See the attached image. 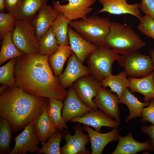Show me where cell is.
Instances as JSON below:
<instances>
[{"label":"cell","mask_w":154,"mask_h":154,"mask_svg":"<svg viewBox=\"0 0 154 154\" xmlns=\"http://www.w3.org/2000/svg\"><path fill=\"white\" fill-rule=\"evenodd\" d=\"M82 128L88 133L91 143L92 154H101L106 145L112 141L118 140L119 130L114 128L105 133L94 130L89 126L83 124Z\"/></svg>","instance_id":"2e32d148"},{"label":"cell","mask_w":154,"mask_h":154,"mask_svg":"<svg viewBox=\"0 0 154 154\" xmlns=\"http://www.w3.org/2000/svg\"><path fill=\"white\" fill-rule=\"evenodd\" d=\"M99 2L103 7L97 11V13L106 12L115 15L129 14L139 19L142 17L138 3L130 4L126 0H99Z\"/></svg>","instance_id":"ac0fdd59"},{"label":"cell","mask_w":154,"mask_h":154,"mask_svg":"<svg viewBox=\"0 0 154 154\" xmlns=\"http://www.w3.org/2000/svg\"><path fill=\"white\" fill-rule=\"evenodd\" d=\"M111 23L108 17L93 15L70 21L69 25L86 40L99 47L104 46Z\"/></svg>","instance_id":"277c9868"},{"label":"cell","mask_w":154,"mask_h":154,"mask_svg":"<svg viewBox=\"0 0 154 154\" xmlns=\"http://www.w3.org/2000/svg\"><path fill=\"white\" fill-rule=\"evenodd\" d=\"M70 121L91 126L96 131L99 132L101 131L102 127L117 128L120 124L114 119L108 117L100 110L87 112L82 116L74 118Z\"/></svg>","instance_id":"9a60e30c"},{"label":"cell","mask_w":154,"mask_h":154,"mask_svg":"<svg viewBox=\"0 0 154 154\" xmlns=\"http://www.w3.org/2000/svg\"><path fill=\"white\" fill-rule=\"evenodd\" d=\"M149 102V105L143 110L142 118L139 121L141 123L148 121L152 125H154V98L151 99Z\"/></svg>","instance_id":"d590c367"},{"label":"cell","mask_w":154,"mask_h":154,"mask_svg":"<svg viewBox=\"0 0 154 154\" xmlns=\"http://www.w3.org/2000/svg\"><path fill=\"white\" fill-rule=\"evenodd\" d=\"M16 58L11 59L5 65L0 67V83L8 86H17L14 78V68Z\"/></svg>","instance_id":"d6a6232c"},{"label":"cell","mask_w":154,"mask_h":154,"mask_svg":"<svg viewBox=\"0 0 154 154\" xmlns=\"http://www.w3.org/2000/svg\"><path fill=\"white\" fill-rule=\"evenodd\" d=\"M12 36L15 46L25 54L38 53L39 42L31 21L16 20Z\"/></svg>","instance_id":"8992f818"},{"label":"cell","mask_w":154,"mask_h":154,"mask_svg":"<svg viewBox=\"0 0 154 154\" xmlns=\"http://www.w3.org/2000/svg\"><path fill=\"white\" fill-rule=\"evenodd\" d=\"M68 33L70 48L83 63L86 61L89 54L98 47L86 40L69 26Z\"/></svg>","instance_id":"d6986e66"},{"label":"cell","mask_w":154,"mask_h":154,"mask_svg":"<svg viewBox=\"0 0 154 154\" xmlns=\"http://www.w3.org/2000/svg\"><path fill=\"white\" fill-rule=\"evenodd\" d=\"M63 137V133L57 131L53 134L45 144L42 145L38 154H60V144Z\"/></svg>","instance_id":"1f68e13d"},{"label":"cell","mask_w":154,"mask_h":154,"mask_svg":"<svg viewBox=\"0 0 154 154\" xmlns=\"http://www.w3.org/2000/svg\"><path fill=\"white\" fill-rule=\"evenodd\" d=\"M73 127L75 132L72 135L68 132L63 133L64 139L66 141V144L60 148L62 154H89L90 151L86 147L90 141L88 135L84 134L78 123Z\"/></svg>","instance_id":"8fae6325"},{"label":"cell","mask_w":154,"mask_h":154,"mask_svg":"<svg viewBox=\"0 0 154 154\" xmlns=\"http://www.w3.org/2000/svg\"><path fill=\"white\" fill-rule=\"evenodd\" d=\"M145 44L131 27L126 23L113 22L104 42V46L122 55L139 51Z\"/></svg>","instance_id":"3957f363"},{"label":"cell","mask_w":154,"mask_h":154,"mask_svg":"<svg viewBox=\"0 0 154 154\" xmlns=\"http://www.w3.org/2000/svg\"><path fill=\"white\" fill-rule=\"evenodd\" d=\"M12 32L6 34L3 38L0 52V65L7 60L21 56L25 54L19 50L13 41Z\"/></svg>","instance_id":"f1b7e54d"},{"label":"cell","mask_w":154,"mask_h":154,"mask_svg":"<svg viewBox=\"0 0 154 154\" xmlns=\"http://www.w3.org/2000/svg\"><path fill=\"white\" fill-rule=\"evenodd\" d=\"M73 53L70 45L62 44L48 56L49 64L56 76L59 77L62 74L65 62Z\"/></svg>","instance_id":"d4e9b609"},{"label":"cell","mask_w":154,"mask_h":154,"mask_svg":"<svg viewBox=\"0 0 154 154\" xmlns=\"http://www.w3.org/2000/svg\"><path fill=\"white\" fill-rule=\"evenodd\" d=\"M139 8L145 15L154 19V0H141Z\"/></svg>","instance_id":"8d00e7d4"},{"label":"cell","mask_w":154,"mask_h":154,"mask_svg":"<svg viewBox=\"0 0 154 154\" xmlns=\"http://www.w3.org/2000/svg\"><path fill=\"white\" fill-rule=\"evenodd\" d=\"M49 0H19L17 5L11 14L16 20L31 21L35 17L40 9Z\"/></svg>","instance_id":"44dd1931"},{"label":"cell","mask_w":154,"mask_h":154,"mask_svg":"<svg viewBox=\"0 0 154 154\" xmlns=\"http://www.w3.org/2000/svg\"><path fill=\"white\" fill-rule=\"evenodd\" d=\"M49 99L27 94L17 86L0 88V116L9 122L13 133L24 128L48 106Z\"/></svg>","instance_id":"7a4b0ae2"},{"label":"cell","mask_w":154,"mask_h":154,"mask_svg":"<svg viewBox=\"0 0 154 154\" xmlns=\"http://www.w3.org/2000/svg\"><path fill=\"white\" fill-rule=\"evenodd\" d=\"M129 89L132 93L137 92L142 94L144 102H148L154 98V71L140 78L129 77Z\"/></svg>","instance_id":"7402d4cb"},{"label":"cell","mask_w":154,"mask_h":154,"mask_svg":"<svg viewBox=\"0 0 154 154\" xmlns=\"http://www.w3.org/2000/svg\"><path fill=\"white\" fill-rule=\"evenodd\" d=\"M63 104L62 115L66 123L74 118L81 117L87 112L94 110L80 100L72 86L69 87Z\"/></svg>","instance_id":"5bb4252c"},{"label":"cell","mask_w":154,"mask_h":154,"mask_svg":"<svg viewBox=\"0 0 154 154\" xmlns=\"http://www.w3.org/2000/svg\"><path fill=\"white\" fill-rule=\"evenodd\" d=\"M118 103L125 104L128 108L129 114L125 120L126 123L137 117H141L143 108L149 104V102H142L140 101L128 88L126 89L121 97L119 99Z\"/></svg>","instance_id":"cb8c5ba5"},{"label":"cell","mask_w":154,"mask_h":154,"mask_svg":"<svg viewBox=\"0 0 154 154\" xmlns=\"http://www.w3.org/2000/svg\"><path fill=\"white\" fill-rule=\"evenodd\" d=\"M60 13L47 4L40 9L35 17L31 21L38 40L51 27L53 22Z\"/></svg>","instance_id":"e0dca14e"},{"label":"cell","mask_w":154,"mask_h":154,"mask_svg":"<svg viewBox=\"0 0 154 154\" xmlns=\"http://www.w3.org/2000/svg\"><path fill=\"white\" fill-rule=\"evenodd\" d=\"M47 110V114L56 129L63 131L64 128L68 129L61 113L64 106L62 101L49 98Z\"/></svg>","instance_id":"4316f807"},{"label":"cell","mask_w":154,"mask_h":154,"mask_svg":"<svg viewBox=\"0 0 154 154\" xmlns=\"http://www.w3.org/2000/svg\"><path fill=\"white\" fill-rule=\"evenodd\" d=\"M120 56L110 48L105 46L98 47L90 53L86 59L89 74L101 82L112 74L113 64Z\"/></svg>","instance_id":"5b68a950"},{"label":"cell","mask_w":154,"mask_h":154,"mask_svg":"<svg viewBox=\"0 0 154 154\" xmlns=\"http://www.w3.org/2000/svg\"><path fill=\"white\" fill-rule=\"evenodd\" d=\"M13 133L9 122L6 119H0V154H9L11 151V144Z\"/></svg>","instance_id":"f546056e"},{"label":"cell","mask_w":154,"mask_h":154,"mask_svg":"<svg viewBox=\"0 0 154 154\" xmlns=\"http://www.w3.org/2000/svg\"><path fill=\"white\" fill-rule=\"evenodd\" d=\"M140 130L143 133L147 134L151 139L153 151L154 152V125L151 126L142 125L140 127Z\"/></svg>","instance_id":"74e56055"},{"label":"cell","mask_w":154,"mask_h":154,"mask_svg":"<svg viewBox=\"0 0 154 154\" xmlns=\"http://www.w3.org/2000/svg\"><path fill=\"white\" fill-rule=\"evenodd\" d=\"M70 21L60 13L52 24V32L59 45L62 44L70 45L68 30Z\"/></svg>","instance_id":"83f0119b"},{"label":"cell","mask_w":154,"mask_h":154,"mask_svg":"<svg viewBox=\"0 0 154 154\" xmlns=\"http://www.w3.org/2000/svg\"><path fill=\"white\" fill-rule=\"evenodd\" d=\"M15 145L9 154H26L28 151L38 153L40 148L38 146L40 142L35 131L33 122L14 139Z\"/></svg>","instance_id":"30bf717a"},{"label":"cell","mask_w":154,"mask_h":154,"mask_svg":"<svg viewBox=\"0 0 154 154\" xmlns=\"http://www.w3.org/2000/svg\"><path fill=\"white\" fill-rule=\"evenodd\" d=\"M16 19L9 13H0V37L3 38L7 34L13 31Z\"/></svg>","instance_id":"836d02e7"},{"label":"cell","mask_w":154,"mask_h":154,"mask_svg":"<svg viewBox=\"0 0 154 154\" xmlns=\"http://www.w3.org/2000/svg\"><path fill=\"white\" fill-rule=\"evenodd\" d=\"M72 86L77 96L82 102L94 111L98 110L93 100L102 87L100 82L88 74L76 80Z\"/></svg>","instance_id":"ba28073f"},{"label":"cell","mask_w":154,"mask_h":154,"mask_svg":"<svg viewBox=\"0 0 154 154\" xmlns=\"http://www.w3.org/2000/svg\"><path fill=\"white\" fill-rule=\"evenodd\" d=\"M118 100V97L116 93L102 86L93 101L98 108L120 124Z\"/></svg>","instance_id":"7c38bea8"},{"label":"cell","mask_w":154,"mask_h":154,"mask_svg":"<svg viewBox=\"0 0 154 154\" xmlns=\"http://www.w3.org/2000/svg\"><path fill=\"white\" fill-rule=\"evenodd\" d=\"M150 56L151 57L154 63V50H151L149 52Z\"/></svg>","instance_id":"60d3db41"},{"label":"cell","mask_w":154,"mask_h":154,"mask_svg":"<svg viewBox=\"0 0 154 154\" xmlns=\"http://www.w3.org/2000/svg\"><path fill=\"white\" fill-rule=\"evenodd\" d=\"M119 142L116 149L112 154H135L143 150L153 151L151 141L148 139L143 143L135 140L131 132L126 136L119 137Z\"/></svg>","instance_id":"ffe728a7"},{"label":"cell","mask_w":154,"mask_h":154,"mask_svg":"<svg viewBox=\"0 0 154 154\" xmlns=\"http://www.w3.org/2000/svg\"><path fill=\"white\" fill-rule=\"evenodd\" d=\"M89 74L87 66H84L73 52L69 57L64 72L58 77L61 85L66 88L82 77Z\"/></svg>","instance_id":"4fadbf2b"},{"label":"cell","mask_w":154,"mask_h":154,"mask_svg":"<svg viewBox=\"0 0 154 154\" xmlns=\"http://www.w3.org/2000/svg\"><path fill=\"white\" fill-rule=\"evenodd\" d=\"M5 9V5L4 0H0V12H4Z\"/></svg>","instance_id":"ab89813d"},{"label":"cell","mask_w":154,"mask_h":154,"mask_svg":"<svg viewBox=\"0 0 154 154\" xmlns=\"http://www.w3.org/2000/svg\"><path fill=\"white\" fill-rule=\"evenodd\" d=\"M38 53L42 55L50 56L58 48V44L51 27L39 39Z\"/></svg>","instance_id":"4dcf8cb0"},{"label":"cell","mask_w":154,"mask_h":154,"mask_svg":"<svg viewBox=\"0 0 154 154\" xmlns=\"http://www.w3.org/2000/svg\"><path fill=\"white\" fill-rule=\"evenodd\" d=\"M127 76L144 77L154 70V63L150 56L141 54L139 51L120 56L117 60Z\"/></svg>","instance_id":"52a82bcc"},{"label":"cell","mask_w":154,"mask_h":154,"mask_svg":"<svg viewBox=\"0 0 154 154\" xmlns=\"http://www.w3.org/2000/svg\"><path fill=\"white\" fill-rule=\"evenodd\" d=\"M68 3L62 5L58 1H52L53 7L70 21L84 18L93 10L91 7L96 0H68Z\"/></svg>","instance_id":"9c48e42d"},{"label":"cell","mask_w":154,"mask_h":154,"mask_svg":"<svg viewBox=\"0 0 154 154\" xmlns=\"http://www.w3.org/2000/svg\"><path fill=\"white\" fill-rule=\"evenodd\" d=\"M48 56L38 53L16 58L14 74L17 86L29 94L63 101L68 91L54 74Z\"/></svg>","instance_id":"6da1fadb"},{"label":"cell","mask_w":154,"mask_h":154,"mask_svg":"<svg viewBox=\"0 0 154 154\" xmlns=\"http://www.w3.org/2000/svg\"><path fill=\"white\" fill-rule=\"evenodd\" d=\"M19 0H4L5 9L9 13L15 9Z\"/></svg>","instance_id":"f35d334b"},{"label":"cell","mask_w":154,"mask_h":154,"mask_svg":"<svg viewBox=\"0 0 154 154\" xmlns=\"http://www.w3.org/2000/svg\"><path fill=\"white\" fill-rule=\"evenodd\" d=\"M46 108L33 122L35 133L41 144H45L57 130L49 117Z\"/></svg>","instance_id":"603a6c76"},{"label":"cell","mask_w":154,"mask_h":154,"mask_svg":"<svg viewBox=\"0 0 154 154\" xmlns=\"http://www.w3.org/2000/svg\"><path fill=\"white\" fill-rule=\"evenodd\" d=\"M127 76L124 71L115 75L112 74L101 82L102 86L105 88L109 87L110 90L116 93L119 99L129 86V81Z\"/></svg>","instance_id":"484cf974"},{"label":"cell","mask_w":154,"mask_h":154,"mask_svg":"<svg viewBox=\"0 0 154 154\" xmlns=\"http://www.w3.org/2000/svg\"><path fill=\"white\" fill-rule=\"evenodd\" d=\"M139 19L138 29L143 34L154 40V19L146 15Z\"/></svg>","instance_id":"e575fe53"}]
</instances>
